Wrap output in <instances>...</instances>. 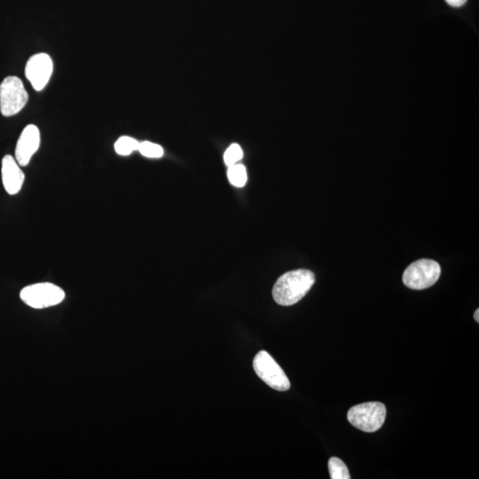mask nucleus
<instances>
[{"label": "nucleus", "mask_w": 479, "mask_h": 479, "mask_svg": "<svg viewBox=\"0 0 479 479\" xmlns=\"http://www.w3.org/2000/svg\"><path fill=\"white\" fill-rule=\"evenodd\" d=\"M227 176L230 183L236 188H243L245 186L248 176L246 168L243 164H234L230 166Z\"/></svg>", "instance_id": "10"}, {"label": "nucleus", "mask_w": 479, "mask_h": 479, "mask_svg": "<svg viewBox=\"0 0 479 479\" xmlns=\"http://www.w3.org/2000/svg\"><path fill=\"white\" fill-rule=\"evenodd\" d=\"M446 2L453 8H461L467 2V0H446Z\"/></svg>", "instance_id": "15"}, {"label": "nucleus", "mask_w": 479, "mask_h": 479, "mask_svg": "<svg viewBox=\"0 0 479 479\" xmlns=\"http://www.w3.org/2000/svg\"><path fill=\"white\" fill-rule=\"evenodd\" d=\"M1 178L3 186L8 195H16L22 190L25 174L16 158L10 154H6L2 159Z\"/></svg>", "instance_id": "9"}, {"label": "nucleus", "mask_w": 479, "mask_h": 479, "mask_svg": "<svg viewBox=\"0 0 479 479\" xmlns=\"http://www.w3.org/2000/svg\"><path fill=\"white\" fill-rule=\"evenodd\" d=\"M29 95L19 78L10 75L0 85V112L4 116H13L26 106Z\"/></svg>", "instance_id": "5"}, {"label": "nucleus", "mask_w": 479, "mask_h": 479, "mask_svg": "<svg viewBox=\"0 0 479 479\" xmlns=\"http://www.w3.org/2000/svg\"><path fill=\"white\" fill-rule=\"evenodd\" d=\"M386 408L380 402H368L353 406L347 413L348 421L365 432H375L384 425Z\"/></svg>", "instance_id": "2"}, {"label": "nucleus", "mask_w": 479, "mask_h": 479, "mask_svg": "<svg viewBox=\"0 0 479 479\" xmlns=\"http://www.w3.org/2000/svg\"><path fill=\"white\" fill-rule=\"evenodd\" d=\"M315 282V274L306 269L288 272L275 282L273 289L274 301L284 306L295 305L308 294Z\"/></svg>", "instance_id": "1"}, {"label": "nucleus", "mask_w": 479, "mask_h": 479, "mask_svg": "<svg viewBox=\"0 0 479 479\" xmlns=\"http://www.w3.org/2000/svg\"><path fill=\"white\" fill-rule=\"evenodd\" d=\"M20 298L30 308L44 309L61 304L64 301L65 292L50 282H41L23 288Z\"/></svg>", "instance_id": "3"}, {"label": "nucleus", "mask_w": 479, "mask_h": 479, "mask_svg": "<svg viewBox=\"0 0 479 479\" xmlns=\"http://www.w3.org/2000/svg\"><path fill=\"white\" fill-rule=\"evenodd\" d=\"M139 141L128 136L119 138L115 143V151L120 156H129L134 151L139 150Z\"/></svg>", "instance_id": "11"}, {"label": "nucleus", "mask_w": 479, "mask_h": 479, "mask_svg": "<svg viewBox=\"0 0 479 479\" xmlns=\"http://www.w3.org/2000/svg\"><path fill=\"white\" fill-rule=\"evenodd\" d=\"M41 143L40 131L36 126L29 125L23 129L17 141L16 160L20 167L30 164L34 154L39 150Z\"/></svg>", "instance_id": "8"}, {"label": "nucleus", "mask_w": 479, "mask_h": 479, "mask_svg": "<svg viewBox=\"0 0 479 479\" xmlns=\"http://www.w3.org/2000/svg\"><path fill=\"white\" fill-rule=\"evenodd\" d=\"M253 368L257 377L271 388L279 392H286L291 388L287 375L284 370L265 351H261L253 360Z\"/></svg>", "instance_id": "6"}, {"label": "nucleus", "mask_w": 479, "mask_h": 479, "mask_svg": "<svg viewBox=\"0 0 479 479\" xmlns=\"http://www.w3.org/2000/svg\"><path fill=\"white\" fill-rule=\"evenodd\" d=\"M139 151L143 156L148 158H160L164 156L163 147L150 141L140 143Z\"/></svg>", "instance_id": "13"}, {"label": "nucleus", "mask_w": 479, "mask_h": 479, "mask_svg": "<svg viewBox=\"0 0 479 479\" xmlns=\"http://www.w3.org/2000/svg\"><path fill=\"white\" fill-rule=\"evenodd\" d=\"M243 157V152L242 147L237 144L231 145V146L227 148L226 151L225 156H224V160L227 166H232L234 164H236L238 161L242 159Z\"/></svg>", "instance_id": "14"}, {"label": "nucleus", "mask_w": 479, "mask_h": 479, "mask_svg": "<svg viewBox=\"0 0 479 479\" xmlns=\"http://www.w3.org/2000/svg\"><path fill=\"white\" fill-rule=\"evenodd\" d=\"M440 265L432 260H420L413 262L403 274V284L416 291L432 287L439 280Z\"/></svg>", "instance_id": "4"}, {"label": "nucleus", "mask_w": 479, "mask_h": 479, "mask_svg": "<svg viewBox=\"0 0 479 479\" xmlns=\"http://www.w3.org/2000/svg\"><path fill=\"white\" fill-rule=\"evenodd\" d=\"M54 63L47 54H37L29 59L25 75L36 91H42L53 74Z\"/></svg>", "instance_id": "7"}, {"label": "nucleus", "mask_w": 479, "mask_h": 479, "mask_svg": "<svg viewBox=\"0 0 479 479\" xmlns=\"http://www.w3.org/2000/svg\"><path fill=\"white\" fill-rule=\"evenodd\" d=\"M330 478L332 479H350L349 471L346 464L339 458H330L329 461Z\"/></svg>", "instance_id": "12"}, {"label": "nucleus", "mask_w": 479, "mask_h": 479, "mask_svg": "<svg viewBox=\"0 0 479 479\" xmlns=\"http://www.w3.org/2000/svg\"><path fill=\"white\" fill-rule=\"evenodd\" d=\"M474 319H475V322H477L478 323L479 322V310L478 309L474 313Z\"/></svg>", "instance_id": "16"}]
</instances>
